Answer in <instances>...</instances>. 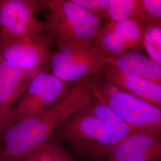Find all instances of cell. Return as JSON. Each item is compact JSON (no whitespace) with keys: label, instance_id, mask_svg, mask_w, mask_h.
<instances>
[{"label":"cell","instance_id":"6da1fadb","mask_svg":"<svg viewBox=\"0 0 161 161\" xmlns=\"http://www.w3.org/2000/svg\"><path fill=\"white\" fill-rule=\"evenodd\" d=\"M76 110L52 134L51 139L70 146L83 158L101 161L108 157L118 143L135 132L104 102L98 92Z\"/></svg>","mask_w":161,"mask_h":161},{"label":"cell","instance_id":"7a4b0ae2","mask_svg":"<svg viewBox=\"0 0 161 161\" xmlns=\"http://www.w3.org/2000/svg\"><path fill=\"white\" fill-rule=\"evenodd\" d=\"M96 80L93 76H87L69 88L49 109L3 128L0 161H14L48 141L70 115L92 100Z\"/></svg>","mask_w":161,"mask_h":161},{"label":"cell","instance_id":"3957f363","mask_svg":"<svg viewBox=\"0 0 161 161\" xmlns=\"http://www.w3.org/2000/svg\"><path fill=\"white\" fill-rule=\"evenodd\" d=\"M45 32L57 48L69 44H92L102 21L72 0H48Z\"/></svg>","mask_w":161,"mask_h":161},{"label":"cell","instance_id":"277c9868","mask_svg":"<svg viewBox=\"0 0 161 161\" xmlns=\"http://www.w3.org/2000/svg\"><path fill=\"white\" fill-rule=\"evenodd\" d=\"M69 88L68 83L53 75L48 68L39 71L13 107L3 128L49 109L64 97Z\"/></svg>","mask_w":161,"mask_h":161},{"label":"cell","instance_id":"5b68a950","mask_svg":"<svg viewBox=\"0 0 161 161\" xmlns=\"http://www.w3.org/2000/svg\"><path fill=\"white\" fill-rule=\"evenodd\" d=\"M108 56L90 43H74L58 47L48 65L53 75L68 83L80 81L101 70Z\"/></svg>","mask_w":161,"mask_h":161},{"label":"cell","instance_id":"8992f818","mask_svg":"<svg viewBox=\"0 0 161 161\" xmlns=\"http://www.w3.org/2000/svg\"><path fill=\"white\" fill-rule=\"evenodd\" d=\"M45 7L46 1L0 0L1 43L45 34L44 23L36 17Z\"/></svg>","mask_w":161,"mask_h":161},{"label":"cell","instance_id":"52a82bcc","mask_svg":"<svg viewBox=\"0 0 161 161\" xmlns=\"http://www.w3.org/2000/svg\"><path fill=\"white\" fill-rule=\"evenodd\" d=\"M98 94L104 102L134 131L161 137V108L120 89L106 97H102L99 92Z\"/></svg>","mask_w":161,"mask_h":161},{"label":"cell","instance_id":"ba28073f","mask_svg":"<svg viewBox=\"0 0 161 161\" xmlns=\"http://www.w3.org/2000/svg\"><path fill=\"white\" fill-rule=\"evenodd\" d=\"M53 45L46 34L19 38L0 44V58L23 70L39 72L48 68Z\"/></svg>","mask_w":161,"mask_h":161},{"label":"cell","instance_id":"9c48e42d","mask_svg":"<svg viewBox=\"0 0 161 161\" xmlns=\"http://www.w3.org/2000/svg\"><path fill=\"white\" fill-rule=\"evenodd\" d=\"M144 26L135 19L108 21L92 46L107 56H117L143 48Z\"/></svg>","mask_w":161,"mask_h":161},{"label":"cell","instance_id":"30bf717a","mask_svg":"<svg viewBox=\"0 0 161 161\" xmlns=\"http://www.w3.org/2000/svg\"><path fill=\"white\" fill-rule=\"evenodd\" d=\"M107 160L161 161V137L144 132H132L115 146Z\"/></svg>","mask_w":161,"mask_h":161},{"label":"cell","instance_id":"8fae6325","mask_svg":"<svg viewBox=\"0 0 161 161\" xmlns=\"http://www.w3.org/2000/svg\"><path fill=\"white\" fill-rule=\"evenodd\" d=\"M38 72L23 70L0 58V118L3 126L13 107Z\"/></svg>","mask_w":161,"mask_h":161},{"label":"cell","instance_id":"7c38bea8","mask_svg":"<svg viewBox=\"0 0 161 161\" xmlns=\"http://www.w3.org/2000/svg\"><path fill=\"white\" fill-rule=\"evenodd\" d=\"M101 70L103 73L104 81L115 85L124 92L161 108V83L127 75L108 62Z\"/></svg>","mask_w":161,"mask_h":161},{"label":"cell","instance_id":"4fadbf2b","mask_svg":"<svg viewBox=\"0 0 161 161\" xmlns=\"http://www.w3.org/2000/svg\"><path fill=\"white\" fill-rule=\"evenodd\" d=\"M108 63L127 75L161 83V65L138 52L108 56Z\"/></svg>","mask_w":161,"mask_h":161},{"label":"cell","instance_id":"5bb4252c","mask_svg":"<svg viewBox=\"0 0 161 161\" xmlns=\"http://www.w3.org/2000/svg\"><path fill=\"white\" fill-rule=\"evenodd\" d=\"M14 161H76L62 143L50 138L46 142Z\"/></svg>","mask_w":161,"mask_h":161},{"label":"cell","instance_id":"9a60e30c","mask_svg":"<svg viewBox=\"0 0 161 161\" xmlns=\"http://www.w3.org/2000/svg\"><path fill=\"white\" fill-rule=\"evenodd\" d=\"M143 48L150 58L161 64V22L149 23L144 27Z\"/></svg>","mask_w":161,"mask_h":161},{"label":"cell","instance_id":"2e32d148","mask_svg":"<svg viewBox=\"0 0 161 161\" xmlns=\"http://www.w3.org/2000/svg\"><path fill=\"white\" fill-rule=\"evenodd\" d=\"M138 4V0H109L106 20L137 19Z\"/></svg>","mask_w":161,"mask_h":161},{"label":"cell","instance_id":"e0dca14e","mask_svg":"<svg viewBox=\"0 0 161 161\" xmlns=\"http://www.w3.org/2000/svg\"><path fill=\"white\" fill-rule=\"evenodd\" d=\"M137 20L144 26L161 22V0H138Z\"/></svg>","mask_w":161,"mask_h":161},{"label":"cell","instance_id":"ac0fdd59","mask_svg":"<svg viewBox=\"0 0 161 161\" xmlns=\"http://www.w3.org/2000/svg\"><path fill=\"white\" fill-rule=\"evenodd\" d=\"M78 5L100 19L102 21L107 19L109 0H72Z\"/></svg>","mask_w":161,"mask_h":161},{"label":"cell","instance_id":"d6986e66","mask_svg":"<svg viewBox=\"0 0 161 161\" xmlns=\"http://www.w3.org/2000/svg\"><path fill=\"white\" fill-rule=\"evenodd\" d=\"M3 121L1 120V118H0V133L1 132V130L3 129Z\"/></svg>","mask_w":161,"mask_h":161},{"label":"cell","instance_id":"ffe728a7","mask_svg":"<svg viewBox=\"0 0 161 161\" xmlns=\"http://www.w3.org/2000/svg\"><path fill=\"white\" fill-rule=\"evenodd\" d=\"M0 43H1V31H0Z\"/></svg>","mask_w":161,"mask_h":161},{"label":"cell","instance_id":"44dd1931","mask_svg":"<svg viewBox=\"0 0 161 161\" xmlns=\"http://www.w3.org/2000/svg\"><path fill=\"white\" fill-rule=\"evenodd\" d=\"M109 161V160H107V159H106V160H105V161H102V160H101V161Z\"/></svg>","mask_w":161,"mask_h":161}]
</instances>
